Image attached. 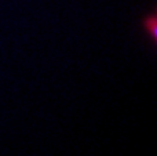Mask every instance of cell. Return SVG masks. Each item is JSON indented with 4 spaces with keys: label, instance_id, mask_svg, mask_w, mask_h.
<instances>
[{
    "label": "cell",
    "instance_id": "6da1fadb",
    "mask_svg": "<svg viewBox=\"0 0 157 156\" xmlns=\"http://www.w3.org/2000/svg\"><path fill=\"white\" fill-rule=\"evenodd\" d=\"M150 29H152L153 36L156 37V18H152V19H150Z\"/></svg>",
    "mask_w": 157,
    "mask_h": 156
}]
</instances>
